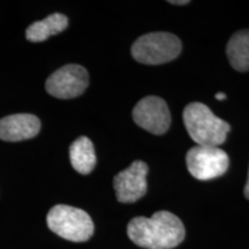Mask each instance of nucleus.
Instances as JSON below:
<instances>
[{
    "label": "nucleus",
    "mask_w": 249,
    "mask_h": 249,
    "mask_svg": "<svg viewBox=\"0 0 249 249\" xmlns=\"http://www.w3.org/2000/svg\"><path fill=\"white\" fill-rule=\"evenodd\" d=\"M134 244L147 249H172L185 239V226L176 214L158 211L154 216L135 217L127 227Z\"/></svg>",
    "instance_id": "nucleus-1"
},
{
    "label": "nucleus",
    "mask_w": 249,
    "mask_h": 249,
    "mask_svg": "<svg viewBox=\"0 0 249 249\" xmlns=\"http://www.w3.org/2000/svg\"><path fill=\"white\" fill-rule=\"evenodd\" d=\"M183 123L193 141L197 145L218 147L225 142L230 124L214 116L202 103H191L183 110Z\"/></svg>",
    "instance_id": "nucleus-2"
},
{
    "label": "nucleus",
    "mask_w": 249,
    "mask_h": 249,
    "mask_svg": "<svg viewBox=\"0 0 249 249\" xmlns=\"http://www.w3.org/2000/svg\"><path fill=\"white\" fill-rule=\"evenodd\" d=\"M49 229L55 234L73 242H85L93 234V223L85 210L58 204L46 217Z\"/></svg>",
    "instance_id": "nucleus-3"
},
{
    "label": "nucleus",
    "mask_w": 249,
    "mask_h": 249,
    "mask_svg": "<svg viewBox=\"0 0 249 249\" xmlns=\"http://www.w3.org/2000/svg\"><path fill=\"white\" fill-rule=\"evenodd\" d=\"M181 49V42L173 34L150 33L136 39L132 46V55L141 64L160 65L174 60Z\"/></svg>",
    "instance_id": "nucleus-4"
},
{
    "label": "nucleus",
    "mask_w": 249,
    "mask_h": 249,
    "mask_svg": "<svg viewBox=\"0 0 249 249\" xmlns=\"http://www.w3.org/2000/svg\"><path fill=\"white\" fill-rule=\"evenodd\" d=\"M186 164L195 179L211 180L223 176L229 169V156L218 147L196 145L187 152Z\"/></svg>",
    "instance_id": "nucleus-5"
},
{
    "label": "nucleus",
    "mask_w": 249,
    "mask_h": 249,
    "mask_svg": "<svg viewBox=\"0 0 249 249\" xmlns=\"http://www.w3.org/2000/svg\"><path fill=\"white\" fill-rule=\"evenodd\" d=\"M89 83L88 71L80 65H66L59 68L46 80L45 89L55 98L71 99L86 91Z\"/></svg>",
    "instance_id": "nucleus-6"
},
{
    "label": "nucleus",
    "mask_w": 249,
    "mask_h": 249,
    "mask_svg": "<svg viewBox=\"0 0 249 249\" xmlns=\"http://www.w3.org/2000/svg\"><path fill=\"white\" fill-rule=\"evenodd\" d=\"M133 119L141 128L155 135H161L170 128L171 114L164 99L157 96H147L135 105Z\"/></svg>",
    "instance_id": "nucleus-7"
},
{
    "label": "nucleus",
    "mask_w": 249,
    "mask_h": 249,
    "mask_svg": "<svg viewBox=\"0 0 249 249\" xmlns=\"http://www.w3.org/2000/svg\"><path fill=\"white\" fill-rule=\"evenodd\" d=\"M149 167L142 160H135L129 167L114 177L113 187L117 200L121 203H133L147 193V174Z\"/></svg>",
    "instance_id": "nucleus-8"
},
{
    "label": "nucleus",
    "mask_w": 249,
    "mask_h": 249,
    "mask_svg": "<svg viewBox=\"0 0 249 249\" xmlns=\"http://www.w3.org/2000/svg\"><path fill=\"white\" fill-rule=\"evenodd\" d=\"M40 130V121L34 114H12L0 119V139L18 142L35 138Z\"/></svg>",
    "instance_id": "nucleus-9"
},
{
    "label": "nucleus",
    "mask_w": 249,
    "mask_h": 249,
    "mask_svg": "<svg viewBox=\"0 0 249 249\" xmlns=\"http://www.w3.org/2000/svg\"><path fill=\"white\" fill-rule=\"evenodd\" d=\"M68 26V18L64 14H51L44 20L34 22L28 27L26 31V38L33 43L44 42L49 37L57 35L66 29Z\"/></svg>",
    "instance_id": "nucleus-10"
},
{
    "label": "nucleus",
    "mask_w": 249,
    "mask_h": 249,
    "mask_svg": "<svg viewBox=\"0 0 249 249\" xmlns=\"http://www.w3.org/2000/svg\"><path fill=\"white\" fill-rule=\"evenodd\" d=\"M71 166L81 174H89L96 166V154L92 142L87 136H81L70 148Z\"/></svg>",
    "instance_id": "nucleus-11"
},
{
    "label": "nucleus",
    "mask_w": 249,
    "mask_h": 249,
    "mask_svg": "<svg viewBox=\"0 0 249 249\" xmlns=\"http://www.w3.org/2000/svg\"><path fill=\"white\" fill-rule=\"evenodd\" d=\"M226 54L235 71H249V29L233 34L227 43Z\"/></svg>",
    "instance_id": "nucleus-12"
},
{
    "label": "nucleus",
    "mask_w": 249,
    "mask_h": 249,
    "mask_svg": "<svg viewBox=\"0 0 249 249\" xmlns=\"http://www.w3.org/2000/svg\"><path fill=\"white\" fill-rule=\"evenodd\" d=\"M170 4H172V5H187V4H189V1L188 0H181V1H178V0H177V1H173V0H171V1H169Z\"/></svg>",
    "instance_id": "nucleus-13"
},
{
    "label": "nucleus",
    "mask_w": 249,
    "mask_h": 249,
    "mask_svg": "<svg viewBox=\"0 0 249 249\" xmlns=\"http://www.w3.org/2000/svg\"><path fill=\"white\" fill-rule=\"evenodd\" d=\"M214 98H216L217 101H224V99H226V95L224 92H218L214 95Z\"/></svg>",
    "instance_id": "nucleus-14"
},
{
    "label": "nucleus",
    "mask_w": 249,
    "mask_h": 249,
    "mask_svg": "<svg viewBox=\"0 0 249 249\" xmlns=\"http://www.w3.org/2000/svg\"><path fill=\"white\" fill-rule=\"evenodd\" d=\"M244 193H245V196H246V197H247L248 200H249V172H248L247 183H246V186H245V191H244Z\"/></svg>",
    "instance_id": "nucleus-15"
}]
</instances>
